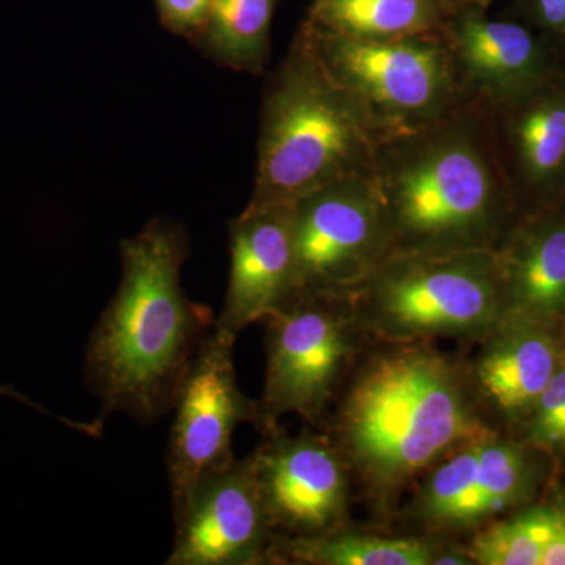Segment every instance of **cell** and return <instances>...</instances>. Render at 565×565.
<instances>
[{
	"mask_svg": "<svg viewBox=\"0 0 565 565\" xmlns=\"http://www.w3.org/2000/svg\"><path fill=\"white\" fill-rule=\"evenodd\" d=\"M341 390L333 444L364 492L390 505L460 446L493 433L468 367L430 343H384Z\"/></svg>",
	"mask_w": 565,
	"mask_h": 565,
	"instance_id": "cell-1",
	"label": "cell"
},
{
	"mask_svg": "<svg viewBox=\"0 0 565 565\" xmlns=\"http://www.w3.org/2000/svg\"><path fill=\"white\" fill-rule=\"evenodd\" d=\"M188 256V233L167 218L148 222L120 244V285L85 351V382L104 415L152 424L172 412L215 323L210 308L182 288Z\"/></svg>",
	"mask_w": 565,
	"mask_h": 565,
	"instance_id": "cell-2",
	"label": "cell"
},
{
	"mask_svg": "<svg viewBox=\"0 0 565 565\" xmlns=\"http://www.w3.org/2000/svg\"><path fill=\"white\" fill-rule=\"evenodd\" d=\"M371 178L390 255L494 250L519 218L489 110L475 99L415 131L381 139Z\"/></svg>",
	"mask_w": 565,
	"mask_h": 565,
	"instance_id": "cell-3",
	"label": "cell"
},
{
	"mask_svg": "<svg viewBox=\"0 0 565 565\" xmlns=\"http://www.w3.org/2000/svg\"><path fill=\"white\" fill-rule=\"evenodd\" d=\"M381 139L359 99L297 33L264 93L248 206L294 204L333 182L371 174Z\"/></svg>",
	"mask_w": 565,
	"mask_h": 565,
	"instance_id": "cell-4",
	"label": "cell"
},
{
	"mask_svg": "<svg viewBox=\"0 0 565 565\" xmlns=\"http://www.w3.org/2000/svg\"><path fill=\"white\" fill-rule=\"evenodd\" d=\"M344 299L382 343H479L503 316L493 250L390 255Z\"/></svg>",
	"mask_w": 565,
	"mask_h": 565,
	"instance_id": "cell-5",
	"label": "cell"
},
{
	"mask_svg": "<svg viewBox=\"0 0 565 565\" xmlns=\"http://www.w3.org/2000/svg\"><path fill=\"white\" fill-rule=\"evenodd\" d=\"M299 33L332 79L359 99L382 139L415 131L470 102L438 35L364 41L307 21Z\"/></svg>",
	"mask_w": 565,
	"mask_h": 565,
	"instance_id": "cell-6",
	"label": "cell"
},
{
	"mask_svg": "<svg viewBox=\"0 0 565 565\" xmlns=\"http://www.w3.org/2000/svg\"><path fill=\"white\" fill-rule=\"evenodd\" d=\"M266 321V377L256 401L255 426L263 434L273 433L286 415L326 426L366 338L348 300L294 296Z\"/></svg>",
	"mask_w": 565,
	"mask_h": 565,
	"instance_id": "cell-7",
	"label": "cell"
},
{
	"mask_svg": "<svg viewBox=\"0 0 565 565\" xmlns=\"http://www.w3.org/2000/svg\"><path fill=\"white\" fill-rule=\"evenodd\" d=\"M296 294L345 297L392 253L371 174L318 189L292 204Z\"/></svg>",
	"mask_w": 565,
	"mask_h": 565,
	"instance_id": "cell-8",
	"label": "cell"
},
{
	"mask_svg": "<svg viewBox=\"0 0 565 565\" xmlns=\"http://www.w3.org/2000/svg\"><path fill=\"white\" fill-rule=\"evenodd\" d=\"M537 449L497 430L460 446L423 476L411 515L430 533L478 531L533 500L544 481Z\"/></svg>",
	"mask_w": 565,
	"mask_h": 565,
	"instance_id": "cell-9",
	"label": "cell"
},
{
	"mask_svg": "<svg viewBox=\"0 0 565 565\" xmlns=\"http://www.w3.org/2000/svg\"><path fill=\"white\" fill-rule=\"evenodd\" d=\"M236 340L214 327L178 390L166 455L173 516L202 479L236 460L233 435L239 424H255L256 401L245 396L234 370Z\"/></svg>",
	"mask_w": 565,
	"mask_h": 565,
	"instance_id": "cell-10",
	"label": "cell"
},
{
	"mask_svg": "<svg viewBox=\"0 0 565 565\" xmlns=\"http://www.w3.org/2000/svg\"><path fill=\"white\" fill-rule=\"evenodd\" d=\"M252 452L275 539H313L344 526L351 470L327 433L264 434Z\"/></svg>",
	"mask_w": 565,
	"mask_h": 565,
	"instance_id": "cell-11",
	"label": "cell"
},
{
	"mask_svg": "<svg viewBox=\"0 0 565 565\" xmlns=\"http://www.w3.org/2000/svg\"><path fill=\"white\" fill-rule=\"evenodd\" d=\"M173 523L167 565L270 564L275 535L252 455L202 479Z\"/></svg>",
	"mask_w": 565,
	"mask_h": 565,
	"instance_id": "cell-12",
	"label": "cell"
},
{
	"mask_svg": "<svg viewBox=\"0 0 565 565\" xmlns=\"http://www.w3.org/2000/svg\"><path fill=\"white\" fill-rule=\"evenodd\" d=\"M519 217L565 202V65L487 106Z\"/></svg>",
	"mask_w": 565,
	"mask_h": 565,
	"instance_id": "cell-13",
	"label": "cell"
},
{
	"mask_svg": "<svg viewBox=\"0 0 565 565\" xmlns=\"http://www.w3.org/2000/svg\"><path fill=\"white\" fill-rule=\"evenodd\" d=\"M481 0H463L437 33L465 95L493 106L533 87L565 65V54L515 24L487 18Z\"/></svg>",
	"mask_w": 565,
	"mask_h": 565,
	"instance_id": "cell-14",
	"label": "cell"
},
{
	"mask_svg": "<svg viewBox=\"0 0 565 565\" xmlns=\"http://www.w3.org/2000/svg\"><path fill=\"white\" fill-rule=\"evenodd\" d=\"M230 255L228 288L214 327L237 338L296 294L292 204L245 207L230 222Z\"/></svg>",
	"mask_w": 565,
	"mask_h": 565,
	"instance_id": "cell-15",
	"label": "cell"
},
{
	"mask_svg": "<svg viewBox=\"0 0 565 565\" xmlns=\"http://www.w3.org/2000/svg\"><path fill=\"white\" fill-rule=\"evenodd\" d=\"M493 252L501 321L556 329L565 316V202L516 218Z\"/></svg>",
	"mask_w": 565,
	"mask_h": 565,
	"instance_id": "cell-16",
	"label": "cell"
},
{
	"mask_svg": "<svg viewBox=\"0 0 565 565\" xmlns=\"http://www.w3.org/2000/svg\"><path fill=\"white\" fill-rule=\"evenodd\" d=\"M478 344L468 374L479 401L522 424L563 362L564 341L553 327L503 319Z\"/></svg>",
	"mask_w": 565,
	"mask_h": 565,
	"instance_id": "cell-17",
	"label": "cell"
},
{
	"mask_svg": "<svg viewBox=\"0 0 565 565\" xmlns=\"http://www.w3.org/2000/svg\"><path fill=\"white\" fill-rule=\"evenodd\" d=\"M463 0H315L308 24L364 41L437 35Z\"/></svg>",
	"mask_w": 565,
	"mask_h": 565,
	"instance_id": "cell-18",
	"label": "cell"
},
{
	"mask_svg": "<svg viewBox=\"0 0 565 565\" xmlns=\"http://www.w3.org/2000/svg\"><path fill=\"white\" fill-rule=\"evenodd\" d=\"M446 548L430 539L382 537L343 526L313 539H275L270 564L435 565Z\"/></svg>",
	"mask_w": 565,
	"mask_h": 565,
	"instance_id": "cell-19",
	"label": "cell"
},
{
	"mask_svg": "<svg viewBox=\"0 0 565 565\" xmlns=\"http://www.w3.org/2000/svg\"><path fill=\"white\" fill-rule=\"evenodd\" d=\"M278 0H214L202 33L207 54L223 66L262 74L270 57Z\"/></svg>",
	"mask_w": 565,
	"mask_h": 565,
	"instance_id": "cell-20",
	"label": "cell"
},
{
	"mask_svg": "<svg viewBox=\"0 0 565 565\" xmlns=\"http://www.w3.org/2000/svg\"><path fill=\"white\" fill-rule=\"evenodd\" d=\"M565 503L539 504L476 531L465 548L479 565H542L555 537Z\"/></svg>",
	"mask_w": 565,
	"mask_h": 565,
	"instance_id": "cell-21",
	"label": "cell"
},
{
	"mask_svg": "<svg viewBox=\"0 0 565 565\" xmlns=\"http://www.w3.org/2000/svg\"><path fill=\"white\" fill-rule=\"evenodd\" d=\"M522 424L526 445L556 459H565V355Z\"/></svg>",
	"mask_w": 565,
	"mask_h": 565,
	"instance_id": "cell-22",
	"label": "cell"
},
{
	"mask_svg": "<svg viewBox=\"0 0 565 565\" xmlns=\"http://www.w3.org/2000/svg\"><path fill=\"white\" fill-rule=\"evenodd\" d=\"M212 2L214 0H154L163 28L191 39L202 33Z\"/></svg>",
	"mask_w": 565,
	"mask_h": 565,
	"instance_id": "cell-23",
	"label": "cell"
},
{
	"mask_svg": "<svg viewBox=\"0 0 565 565\" xmlns=\"http://www.w3.org/2000/svg\"><path fill=\"white\" fill-rule=\"evenodd\" d=\"M535 13L550 41L559 50V44H565V0H535Z\"/></svg>",
	"mask_w": 565,
	"mask_h": 565,
	"instance_id": "cell-24",
	"label": "cell"
},
{
	"mask_svg": "<svg viewBox=\"0 0 565 565\" xmlns=\"http://www.w3.org/2000/svg\"><path fill=\"white\" fill-rule=\"evenodd\" d=\"M542 565H565V505L555 537L546 546L544 556H542Z\"/></svg>",
	"mask_w": 565,
	"mask_h": 565,
	"instance_id": "cell-25",
	"label": "cell"
},
{
	"mask_svg": "<svg viewBox=\"0 0 565 565\" xmlns=\"http://www.w3.org/2000/svg\"><path fill=\"white\" fill-rule=\"evenodd\" d=\"M482 3H484V6L487 7V9H489L490 6H492V3L494 2V0H481Z\"/></svg>",
	"mask_w": 565,
	"mask_h": 565,
	"instance_id": "cell-26",
	"label": "cell"
},
{
	"mask_svg": "<svg viewBox=\"0 0 565 565\" xmlns=\"http://www.w3.org/2000/svg\"><path fill=\"white\" fill-rule=\"evenodd\" d=\"M563 322H564V326H565V316H564Z\"/></svg>",
	"mask_w": 565,
	"mask_h": 565,
	"instance_id": "cell-27",
	"label": "cell"
}]
</instances>
